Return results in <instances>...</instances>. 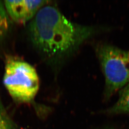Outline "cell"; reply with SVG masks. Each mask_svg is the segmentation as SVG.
Returning <instances> with one entry per match:
<instances>
[{
    "mask_svg": "<svg viewBox=\"0 0 129 129\" xmlns=\"http://www.w3.org/2000/svg\"><path fill=\"white\" fill-rule=\"evenodd\" d=\"M100 31L98 27L71 22L57 8L49 5L39 10L29 27L34 46L55 66L64 63Z\"/></svg>",
    "mask_w": 129,
    "mask_h": 129,
    "instance_id": "obj_1",
    "label": "cell"
},
{
    "mask_svg": "<svg viewBox=\"0 0 129 129\" xmlns=\"http://www.w3.org/2000/svg\"><path fill=\"white\" fill-rule=\"evenodd\" d=\"M97 56L105 79L104 100L129 83V51L108 44L97 47Z\"/></svg>",
    "mask_w": 129,
    "mask_h": 129,
    "instance_id": "obj_2",
    "label": "cell"
},
{
    "mask_svg": "<svg viewBox=\"0 0 129 129\" xmlns=\"http://www.w3.org/2000/svg\"><path fill=\"white\" fill-rule=\"evenodd\" d=\"M3 82L10 95L17 102H32L39 88L36 69L25 61L11 60L5 67Z\"/></svg>",
    "mask_w": 129,
    "mask_h": 129,
    "instance_id": "obj_3",
    "label": "cell"
},
{
    "mask_svg": "<svg viewBox=\"0 0 129 129\" xmlns=\"http://www.w3.org/2000/svg\"><path fill=\"white\" fill-rule=\"evenodd\" d=\"M47 1H5V9L8 16L15 22L24 23L33 19L39 10L48 3Z\"/></svg>",
    "mask_w": 129,
    "mask_h": 129,
    "instance_id": "obj_4",
    "label": "cell"
},
{
    "mask_svg": "<svg viewBox=\"0 0 129 129\" xmlns=\"http://www.w3.org/2000/svg\"><path fill=\"white\" fill-rule=\"evenodd\" d=\"M102 112L110 115L129 114V83L120 90L119 99L115 103Z\"/></svg>",
    "mask_w": 129,
    "mask_h": 129,
    "instance_id": "obj_5",
    "label": "cell"
},
{
    "mask_svg": "<svg viewBox=\"0 0 129 129\" xmlns=\"http://www.w3.org/2000/svg\"><path fill=\"white\" fill-rule=\"evenodd\" d=\"M9 27V16L5 9L4 4L0 1V43L7 34Z\"/></svg>",
    "mask_w": 129,
    "mask_h": 129,
    "instance_id": "obj_6",
    "label": "cell"
},
{
    "mask_svg": "<svg viewBox=\"0 0 129 129\" xmlns=\"http://www.w3.org/2000/svg\"><path fill=\"white\" fill-rule=\"evenodd\" d=\"M10 122L5 113V111L0 104V126L7 124Z\"/></svg>",
    "mask_w": 129,
    "mask_h": 129,
    "instance_id": "obj_7",
    "label": "cell"
},
{
    "mask_svg": "<svg viewBox=\"0 0 129 129\" xmlns=\"http://www.w3.org/2000/svg\"><path fill=\"white\" fill-rule=\"evenodd\" d=\"M0 129H12V126L11 123L7 124L0 126Z\"/></svg>",
    "mask_w": 129,
    "mask_h": 129,
    "instance_id": "obj_8",
    "label": "cell"
},
{
    "mask_svg": "<svg viewBox=\"0 0 129 129\" xmlns=\"http://www.w3.org/2000/svg\"><path fill=\"white\" fill-rule=\"evenodd\" d=\"M115 129L113 128H111V127H106V128H104L103 129Z\"/></svg>",
    "mask_w": 129,
    "mask_h": 129,
    "instance_id": "obj_9",
    "label": "cell"
}]
</instances>
